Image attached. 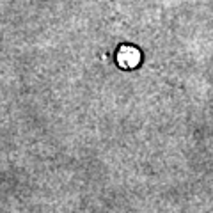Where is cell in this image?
<instances>
[{
	"label": "cell",
	"mask_w": 213,
	"mask_h": 213,
	"mask_svg": "<svg viewBox=\"0 0 213 213\" xmlns=\"http://www.w3.org/2000/svg\"><path fill=\"white\" fill-rule=\"evenodd\" d=\"M138 60H140V53L138 50H135L133 46H123L117 52V62L123 68H135Z\"/></svg>",
	"instance_id": "1"
}]
</instances>
